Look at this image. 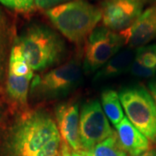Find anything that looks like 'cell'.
I'll return each mask as SVG.
<instances>
[{"mask_svg":"<svg viewBox=\"0 0 156 156\" xmlns=\"http://www.w3.org/2000/svg\"><path fill=\"white\" fill-rule=\"evenodd\" d=\"M57 134L56 123L47 112H28L12 125L6 136L5 147L10 156H35Z\"/></svg>","mask_w":156,"mask_h":156,"instance_id":"1","label":"cell"},{"mask_svg":"<svg viewBox=\"0 0 156 156\" xmlns=\"http://www.w3.org/2000/svg\"><path fill=\"white\" fill-rule=\"evenodd\" d=\"M45 13L52 24L75 44H81L88 38L102 17L100 8L84 0L69 1Z\"/></svg>","mask_w":156,"mask_h":156,"instance_id":"2","label":"cell"},{"mask_svg":"<svg viewBox=\"0 0 156 156\" xmlns=\"http://www.w3.org/2000/svg\"><path fill=\"white\" fill-rule=\"evenodd\" d=\"M15 43L34 71L56 64L65 52L63 40L54 30L42 24H33L26 29Z\"/></svg>","mask_w":156,"mask_h":156,"instance_id":"3","label":"cell"},{"mask_svg":"<svg viewBox=\"0 0 156 156\" xmlns=\"http://www.w3.org/2000/svg\"><path fill=\"white\" fill-rule=\"evenodd\" d=\"M118 95L128 121L156 146V102L150 92L142 86H131Z\"/></svg>","mask_w":156,"mask_h":156,"instance_id":"4","label":"cell"},{"mask_svg":"<svg viewBox=\"0 0 156 156\" xmlns=\"http://www.w3.org/2000/svg\"><path fill=\"white\" fill-rule=\"evenodd\" d=\"M83 81V69L77 62L70 61L44 75L34 76L31 96L37 100H54L69 95Z\"/></svg>","mask_w":156,"mask_h":156,"instance_id":"5","label":"cell"},{"mask_svg":"<svg viewBox=\"0 0 156 156\" xmlns=\"http://www.w3.org/2000/svg\"><path fill=\"white\" fill-rule=\"evenodd\" d=\"M124 44L121 35L105 26L96 28L86 41L83 69L86 73L100 69L107 62L117 54Z\"/></svg>","mask_w":156,"mask_h":156,"instance_id":"6","label":"cell"},{"mask_svg":"<svg viewBox=\"0 0 156 156\" xmlns=\"http://www.w3.org/2000/svg\"><path fill=\"white\" fill-rule=\"evenodd\" d=\"M99 101L84 103L80 111L79 135L82 151H88L114 134Z\"/></svg>","mask_w":156,"mask_h":156,"instance_id":"7","label":"cell"},{"mask_svg":"<svg viewBox=\"0 0 156 156\" xmlns=\"http://www.w3.org/2000/svg\"><path fill=\"white\" fill-rule=\"evenodd\" d=\"M142 0H106L101 6L102 23L113 31L128 29L142 13Z\"/></svg>","mask_w":156,"mask_h":156,"instance_id":"8","label":"cell"},{"mask_svg":"<svg viewBox=\"0 0 156 156\" xmlns=\"http://www.w3.org/2000/svg\"><path fill=\"white\" fill-rule=\"evenodd\" d=\"M56 126L62 140L70 149L81 152L82 147L79 135L80 112L76 103L62 102L55 108Z\"/></svg>","mask_w":156,"mask_h":156,"instance_id":"9","label":"cell"},{"mask_svg":"<svg viewBox=\"0 0 156 156\" xmlns=\"http://www.w3.org/2000/svg\"><path fill=\"white\" fill-rule=\"evenodd\" d=\"M125 44L130 48L145 46L156 37V5L142 11L128 29L121 31Z\"/></svg>","mask_w":156,"mask_h":156,"instance_id":"10","label":"cell"},{"mask_svg":"<svg viewBox=\"0 0 156 156\" xmlns=\"http://www.w3.org/2000/svg\"><path fill=\"white\" fill-rule=\"evenodd\" d=\"M117 139L128 155L139 156L150 149L151 143L143 134L124 117L115 126Z\"/></svg>","mask_w":156,"mask_h":156,"instance_id":"11","label":"cell"},{"mask_svg":"<svg viewBox=\"0 0 156 156\" xmlns=\"http://www.w3.org/2000/svg\"><path fill=\"white\" fill-rule=\"evenodd\" d=\"M135 59V51L131 49L119 51L107 62L95 74V81H102L115 77L123 73L129 71Z\"/></svg>","mask_w":156,"mask_h":156,"instance_id":"12","label":"cell"},{"mask_svg":"<svg viewBox=\"0 0 156 156\" xmlns=\"http://www.w3.org/2000/svg\"><path fill=\"white\" fill-rule=\"evenodd\" d=\"M32 77L17 76L8 72L6 92L9 98L18 105H26L30 81Z\"/></svg>","mask_w":156,"mask_h":156,"instance_id":"13","label":"cell"},{"mask_svg":"<svg viewBox=\"0 0 156 156\" xmlns=\"http://www.w3.org/2000/svg\"><path fill=\"white\" fill-rule=\"evenodd\" d=\"M101 108L108 121L115 127L124 118V113L119 95L114 89H104L101 94Z\"/></svg>","mask_w":156,"mask_h":156,"instance_id":"14","label":"cell"},{"mask_svg":"<svg viewBox=\"0 0 156 156\" xmlns=\"http://www.w3.org/2000/svg\"><path fill=\"white\" fill-rule=\"evenodd\" d=\"M85 156H128L121 147L115 132L88 151H81Z\"/></svg>","mask_w":156,"mask_h":156,"instance_id":"15","label":"cell"},{"mask_svg":"<svg viewBox=\"0 0 156 156\" xmlns=\"http://www.w3.org/2000/svg\"><path fill=\"white\" fill-rule=\"evenodd\" d=\"M9 72L17 76L34 77L33 70L30 69L20 47L16 43L12 46L10 54Z\"/></svg>","mask_w":156,"mask_h":156,"instance_id":"16","label":"cell"},{"mask_svg":"<svg viewBox=\"0 0 156 156\" xmlns=\"http://www.w3.org/2000/svg\"><path fill=\"white\" fill-rule=\"evenodd\" d=\"M135 60L146 67L156 70V44L138 48L135 51Z\"/></svg>","mask_w":156,"mask_h":156,"instance_id":"17","label":"cell"},{"mask_svg":"<svg viewBox=\"0 0 156 156\" xmlns=\"http://www.w3.org/2000/svg\"><path fill=\"white\" fill-rule=\"evenodd\" d=\"M61 141L60 134H56L35 154V156H57L59 147L61 146Z\"/></svg>","mask_w":156,"mask_h":156,"instance_id":"18","label":"cell"},{"mask_svg":"<svg viewBox=\"0 0 156 156\" xmlns=\"http://www.w3.org/2000/svg\"><path fill=\"white\" fill-rule=\"evenodd\" d=\"M0 3L18 12H29L33 10L35 0H0Z\"/></svg>","mask_w":156,"mask_h":156,"instance_id":"19","label":"cell"},{"mask_svg":"<svg viewBox=\"0 0 156 156\" xmlns=\"http://www.w3.org/2000/svg\"><path fill=\"white\" fill-rule=\"evenodd\" d=\"M129 71L133 76L140 78H151L154 76L156 73L155 69L146 67L144 65L140 64L139 62H137L135 59L134 62L132 63Z\"/></svg>","mask_w":156,"mask_h":156,"instance_id":"20","label":"cell"},{"mask_svg":"<svg viewBox=\"0 0 156 156\" xmlns=\"http://www.w3.org/2000/svg\"><path fill=\"white\" fill-rule=\"evenodd\" d=\"M9 38V27L6 18L0 11V55L5 56V50Z\"/></svg>","mask_w":156,"mask_h":156,"instance_id":"21","label":"cell"},{"mask_svg":"<svg viewBox=\"0 0 156 156\" xmlns=\"http://www.w3.org/2000/svg\"><path fill=\"white\" fill-rule=\"evenodd\" d=\"M72 0H35V5L40 9H51L53 7L67 3Z\"/></svg>","mask_w":156,"mask_h":156,"instance_id":"22","label":"cell"},{"mask_svg":"<svg viewBox=\"0 0 156 156\" xmlns=\"http://www.w3.org/2000/svg\"><path fill=\"white\" fill-rule=\"evenodd\" d=\"M60 154L62 156H72L71 154V149L69 146L63 141H61V146H60Z\"/></svg>","mask_w":156,"mask_h":156,"instance_id":"23","label":"cell"},{"mask_svg":"<svg viewBox=\"0 0 156 156\" xmlns=\"http://www.w3.org/2000/svg\"><path fill=\"white\" fill-rule=\"evenodd\" d=\"M148 89H149V92L154 97V99L156 102V80L154 81H151L148 83Z\"/></svg>","mask_w":156,"mask_h":156,"instance_id":"24","label":"cell"},{"mask_svg":"<svg viewBox=\"0 0 156 156\" xmlns=\"http://www.w3.org/2000/svg\"><path fill=\"white\" fill-rule=\"evenodd\" d=\"M139 156H156V149H149Z\"/></svg>","mask_w":156,"mask_h":156,"instance_id":"25","label":"cell"},{"mask_svg":"<svg viewBox=\"0 0 156 156\" xmlns=\"http://www.w3.org/2000/svg\"><path fill=\"white\" fill-rule=\"evenodd\" d=\"M4 60H5V56L0 55V78L2 76L3 70H4Z\"/></svg>","mask_w":156,"mask_h":156,"instance_id":"26","label":"cell"},{"mask_svg":"<svg viewBox=\"0 0 156 156\" xmlns=\"http://www.w3.org/2000/svg\"><path fill=\"white\" fill-rule=\"evenodd\" d=\"M71 154H72V156H85L81 152H75V151L71 150Z\"/></svg>","mask_w":156,"mask_h":156,"instance_id":"27","label":"cell"},{"mask_svg":"<svg viewBox=\"0 0 156 156\" xmlns=\"http://www.w3.org/2000/svg\"><path fill=\"white\" fill-rule=\"evenodd\" d=\"M143 2H156V0H142Z\"/></svg>","mask_w":156,"mask_h":156,"instance_id":"28","label":"cell"},{"mask_svg":"<svg viewBox=\"0 0 156 156\" xmlns=\"http://www.w3.org/2000/svg\"><path fill=\"white\" fill-rule=\"evenodd\" d=\"M58 156H62V155H61V154H60V153H59V154H58Z\"/></svg>","mask_w":156,"mask_h":156,"instance_id":"29","label":"cell"}]
</instances>
